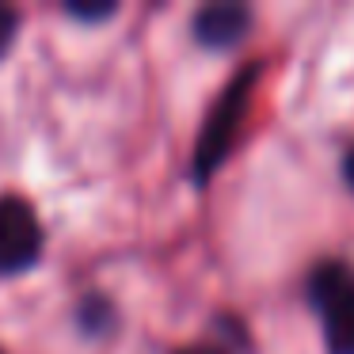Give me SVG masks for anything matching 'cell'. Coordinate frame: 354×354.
Masks as SVG:
<instances>
[{"instance_id": "cell-1", "label": "cell", "mask_w": 354, "mask_h": 354, "mask_svg": "<svg viewBox=\"0 0 354 354\" xmlns=\"http://www.w3.org/2000/svg\"><path fill=\"white\" fill-rule=\"evenodd\" d=\"M308 301L324 324L331 354H354V267L320 263L308 274Z\"/></svg>"}, {"instance_id": "cell-2", "label": "cell", "mask_w": 354, "mask_h": 354, "mask_svg": "<svg viewBox=\"0 0 354 354\" xmlns=\"http://www.w3.org/2000/svg\"><path fill=\"white\" fill-rule=\"evenodd\" d=\"M252 88H255V69H244L221 92L217 107L209 111L206 126H202V138H198V145H194V179H198V183H206V179L214 176V168L225 164V156H229V149H232V138L240 133V122H244Z\"/></svg>"}, {"instance_id": "cell-3", "label": "cell", "mask_w": 354, "mask_h": 354, "mask_svg": "<svg viewBox=\"0 0 354 354\" xmlns=\"http://www.w3.org/2000/svg\"><path fill=\"white\" fill-rule=\"evenodd\" d=\"M42 252V225L31 202L4 194L0 198V274H19L35 267Z\"/></svg>"}, {"instance_id": "cell-4", "label": "cell", "mask_w": 354, "mask_h": 354, "mask_svg": "<svg viewBox=\"0 0 354 354\" xmlns=\"http://www.w3.org/2000/svg\"><path fill=\"white\" fill-rule=\"evenodd\" d=\"M248 27H252V12L244 8V4H206V8L194 12V39L202 42V46L209 50H229L236 46L240 39L248 35Z\"/></svg>"}, {"instance_id": "cell-5", "label": "cell", "mask_w": 354, "mask_h": 354, "mask_svg": "<svg viewBox=\"0 0 354 354\" xmlns=\"http://www.w3.org/2000/svg\"><path fill=\"white\" fill-rule=\"evenodd\" d=\"M111 305L103 297H88V301H80V328L88 331V335H100V331H107L111 328Z\"/></svg>"}, {"instance_id": "cell-6", "label": "cell", "mask_w": 354, "mask_h": 354, "mask_svg": "<svg viewBox=\"0 0 354 354\" xmlns=\"http://www.w3.org/2000/svg\"><path fill=\"white\" fill-rule=\"evenodd\" d=\"M73 19H84V24H100V19H111L118 12V4H65Z\"/></svg>"}, {"instance_id": "cell-7", "label": "cell", "mask_w": 354, "mask_h": 354, "mask_svg": "<svg viewBox=\"0 0 354 354\" xmlns=\"http://www.w3.org/2000/svg\"><path fill=\"white\" fill-rule=\"evenodd\" d=\"M16 31H19V12L0 4V57L8 54V46L16 42Z\"/></svg>"}, {"instance_id": "cell-8", "label": "cell", "mask_w": 354, "mask_h": 354, "mask_svg": "<svg viewBox=\"0 0 354 354\" xmlns=\"http://www.w3.org/2000/svg\"><path fill=\"white\" fill-rule=\"evenodd\" d=\"M179 354H225V351H217V346H187V351H179Z\"/></svg>"}, {"instance_id": "cell-9", "label": "cell", "mask_w": 354, "mask_h": 354, "mask_svg": "<svg viewBox=\"0 0 354 354\" xmlns=\"http://www.w3.org/2000/svg\"><path fill=\"white\" fill-rule=\"evenodd\" d=\"M346 179H351V187H354V156L346 160Z\"/></svg>"}, {"instance_id": "cell-10", "label": "cell", "mask_w": 354, "mask_h": 354, "mask_svg": "<svg viewBox=\"0 0 354 354\" xmlns=\"http://www.w3.org/2000/svg\"><path fill=\"white\" fill-rule=\"evenodd\" d=\"M0 354H4V351H0Z\"/></svg>"}]
</instances>
